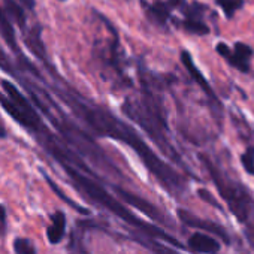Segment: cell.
<instances>
[{"label":"cell","mask_w":254,"mask_h":254,"mask_svg":"<svg viewBox=\"0 0 254 254\" xmlns=\"http://www.w3.org/2000/svg\"><path fill=\"white\" fill-rule=\"evenodd\" d=\"M202 163L205 165V168L209 172L211 180L214 181L220 196L224 199V202L229 206V211L232 212V215L239 221V223H247L253 208H254V200L253 196L250 193V190L239 181L232 180L230 177H227L218 166L217 163H214L208 156L200 154L199 156Z\"/></svg>","instance_id":"4"},{"label":"cell","mask_w":254,"mask_h":254,"mask_svg":"<svg viewBox=\"0 0 254 254\" xmlns=\"http://www.w3.org/2000/svg\"><path fill=\"white\" fill-rule=\"evenodd\" d=\"M241 163L250 175H254V147H248L241 154Z\"/></svg>","instance_id":"19"},{"label":"cell","mask_w":254,"mask_h":254,"mask_svg":"<svg viewBox=\"0 0 254 254\" xmlns=\"http://www.w3.org/2000/svg\"><path fill=\"white\" fill-rule=\"evenodd\" d=\"M0 33H2L5 42L12 50V53L17 54V57L21 56V51H20V47H18L17 38H15V30H14V26H12V20H11V17L8 15V12L5 11L3 6H0Z\"/></svg>","instance_id":"13"},{"label":"cell","mask_w":254,"mask_h":254,"mask_svg":"<svg viewBox=\"0 0 254 254\" xmlns=\"http://www.w3.org/2000/svg\"><path fill=\"white\" fill-rule=\"evenodd\" d=\"M6 208L0 203V238H3L8 230V218H6Z\"/></svg>","instance_id":"22"},{"label":"cell","mask_w":254,"mask_h":254,"mask_svg":"<svg viewBox=\"0 0 254 254\" xmlns=\"http://www.w3.org/2000/svg\"><path fill=\"white\" fill-rule=\"evenodd\" d=\"M54 91L81 120L85 121V124L93 132L100 136H108L121 141L133 148L147 166V169L156 177V180L169 194H172L174 197H181L186 193L187 183L184 181V178L169 165H166L162 159H159L129 126L121 123L105 108L84 100L76 91H72L69 88H60L57 85L54 87Z\"/></svg>","instance_id":"1"},{"label":"cell","mask_w":254,"mask_h":254,"mask_svg":"<svg viewBox=\"0 0 254 254\" xmlns=\"http://www.w3.org/2000/svg\"><path fill=\"white\" fill-rule=\"evenodd\" d=\"M177 215L181 220V223H184L186 226L194 227V229H202V230H205L208 233H212V235L218 236L226 245L230 244V236H229L227 230L223 226H220V224H217V223H214L211 220H203V218H200V217H197V215H194L190 211L183 209V208L177 209Z\"/></svg>","instance_id":"8"},{"label":"cell","mask_w":254,"mask_h":254,"mask_svg":"<svg viewBox=\"0 0 254 254\" xmlns=\"http://www.w3.org/2000/svg\"><path fill=\"white\" fill-rule=\"evenodd\" d=\"M181 62H183V64H184V67L189 70V73H190V76L193 78V81L196 82V84H199V87L202 88V91L206 94V97H208V100H209V105H211V108H212V114H214V117L218 120V123H221V117H223V106H221V103H220V100H218V97H217V94L214 93V90H212V87L209 85V82L206 81V78L202 75V72L196 67V64H194V62H193V59H191V56H190V53L189 51H181Z\"/></svg>","instance_id":"5"},{"label":"cell","mask_w":254,"mask_h":254,"mask_svg":"<svg viewBox=\"0 0 254 254\" xmlns=\"http://www.w3.org/2000/svg\"><path fill=\"white\" fill-rule=\"evenodd\" d=\"M8 136V133H6V127H5V124L0 121V139H3V138H6Z\"/></svg>","instance_id":"24"},{"label":"cell","mask_w":254,"mask_h":254,"mask_svg":"<svg viewBox=\"0 0 254 254\" xmlns=\"http://www.w3.org/2000/svg\"><path fill=\"white\" fill-rule=\"evenodd\" d=\"M245 235H247V239L250 241V244L254 247V208H253V212H251L248 221L245 223Z\"/></svg>","instance_id":"21"},{"label":"cell","mask_w":254,"mask_h":254,"mask_svg":"<svg viewBox=\"0 0 254 254\" xmlns=\"http://www.w3.org/2000/svg\"><path fill=\"white\" fill-rule=\"evenodd\" d=\"M189 247L190 250L202 254H217L220 251V242L205 233H193L189 238Z\"/></svg>","instance_id":"11"},{"label":"cell","mask_w":254,"mask_h":254,"mask_svg":"<svg viewBox=\"0 0 254 254\" xmlns=\"http://www.w3.org/2000/svg\"><path fill=\"white\" fill-rule=\"evenodd\" d=\"M12 248L15 254H38L35 244L29 238H15Z\"/></svg>","instance_id":"17"},{"label":"cell","mask_w":254,"mask_h":254,"mask_svg":"<svg viewBox=\"0 0 254 254\" xmlns=\"http://www.w3.org/2000/svg\"><path fill=\"white\" fill-rule=\"evenodd\" d=\"M50 218L51 224L47 227V238L50 244L57 245L66 236V214L63 211H56L50 215Z\"/></svg>","instance_id":"12"},{"label":"cell","mask_w":254,"mask_h":254,"mask_svg":"<svg viewBox=\"0 0 254 254\" xmlns=\"http://www.w3.org/2000/svg\"><path fill=\"white\" fill-rule=\"evenodd\" d=\"M175 24L186 30L187 33L191 35H197V36H205L209 33V27L206 26V23H203V20H196V18H183V20H175Z\"/></svg>","instance_id":"14"},{"label":"cell","mask_w":254,"mask_h":254,"mask_svg":"<svg viewBox=\"0 0 254 254\" xmlns=\"http://www.w3.org/2000/svg\"><path fill=\"white\" fill-rule=\"evenodd\" d=\"M215 3L221 8L226 18H232L233 14L244 6V0H215Z\"/></svg>","instance_id":"18"},{"label":"cell","mask_w":254,"mask_h":254,"mask_svg":"<svg viewBox=\"0 0 254 254\" xmlns=\"http://www.w3.org/2000/svg\"><path fill=\"white\" fill-rule=\"evenodd\" d=\"M18 2L27 9H35V0H18Z\"/></svg>","instance_id":"23"},{"label":"cell","mask_w":254,"mask_h":254,"mask_svg":"<svg viewBox=\"0 0 254 254\" xmlns=\"http://www.w3.org/2000/svg\"><path fill=\"white\" fill-rule=\"evenodd\" d=\"M3 8H5V11L8 12V15L11 17V20L15 21V23L24 30V29H26L27 18H26L23 5L18 2V0H3Z\"/></svg>","instance_id":"15"},{"label":"cell","mask_w":254,"mask_h":254,"mask_svg":"<svg viewBox=\"0 0 254 254\" xmlns=\"http://www.w3.org/2000/svg\"><path fill=\"white\" fill-rule=\"evenodd\" d=\"M112 189H114V191L118 194V197L123 200V202H126V203H129V205H132L133 208H136V209H139V211H142L147 217H150L151 220H154V221H157V223H160V224H166V226H171V227H174V224L171 223V218H168L156 205H153L151 202H148V200H145V199H142V197H139L138 194H135V193H130V191H127L126 189H123V187H118V186H112Z\"/></svg>","instance_id":"6"},{"label":"cell","mask_w":254,"mask_h":254,"mask_svg":"<svg viewBox=\"0 0 254 254\" xmlns=\"http://www.w3.org/2000/svg\"><path fill=\"white\" fill-rule=\"evenodd\" d=\"M215 51L235 69L248 73L250 72V60L253 57V50L247 44H235L233 48H229L226 44L220 42L215 47Z\"/></svg>","instance_id":"7"},{"label":"cell","mask_w":254,"mask_h":254,"mask_svg":"<svg viewBox=\"0 0 254 254\" xmlns=\"http://www.w3.org/2000/svg\"><path fill=\"white\" fill-rule=\"evenodd\" d=\"M42 175H44V178H45L47 184L51 187V190H53V191H54V193H56V194H57L63 202H64V203H67L70 208H73L76 212H79V214H82V215H90V209H87L85 206H81L79 203H76L75 200H72L69 196H66V194L60 190V187H59V186H57V184H56V183H54V181H53V180H51V178H50L44 171H42Z\"/></svg>","instance_id":"16"},{"label":"cell","mask_w":254,"mask_h":254,"mask_svg":"<svg viewBox=\"0 0 254 254\" xmlns=\"http://www.w3.org/2000/svg\"><path fill=\"white\" fill-rule=\"evenodd\" d=\"M197 196H199L203 202H206V203H209L211 206L217 208L218 211H224V209H223V206L215 200V197H214L208 190H205V189H199V190H197Z\"/></svg>","instance_id":"20"},{"label":"cell","mask_w":254,"mask_h":254,"mask_svg":"<svg viewBox=\"0 0 254 254\" xmlns=\"http://www.w3.org/2000/svg\"><path fill=\"white\" fill-rule=\"evenodd\" d=\"M129 238L136 241L139 245H142L144 248H147L148 251H151L153 254H180L178 251L163 245L160 242V239H156V238H150L135 229H129Z\"/></svg>","instance_id":"10"},{"label":"cell","mask_w":254,"mask_h":254,"mask_svg":"<svg viewBox=\"0 0 254 254\" xmlns=\"http://www.w3.org/2000/svg\"><path fill=\"white\" fill-rule=\"evenodd\" d=\"M142 6L145 9L148 20L159 27L166 26V23L171 17V11L175 9V5L172 0H166V2H154V3L142 2Z\"/></svg>","instance_id":"9"},{"label":"cell","mask_w":254,"mask_h":254,"mask_svg":"<svg viewBox=\"0 0 254 254\" xmlns=\"http://www.w3.org/2000/svg\"><path fill=\"white\" fill-rule=\"evenodd\" d=\"M60 2H64V0H60Z\"/></svg>","instance_id":"25"},{"label":"cell","mask_w":254,"mask_h":254,"mask_svg":"<svg viewBox=\"0 0 254 254\" xmlns=\"http://www.w3.org/2000/svg\"><path fill=\"white\" fill-rule=\"evenodd\" d=\"M123 111H124V114L127 117L135 120L136 123H139L144 127L145 132L159 144V147L162 148V151L166 156H169L175 163L186 168L183 160L180 159V156L174 150V147L168 142V138H166V133H165L166 129H168V126H166L165 118L162 115V108H160L159 102L153 97V94L150 91H147L144 94L142 103L127 100L123 105Z\"/></svg>","instance_id":"3"},{"label":"cell","mask_w":254,"mask_h":254,"mask_svg":"<svg viewBox=\"0 0 254 254\" xmlns=\"http://www.w3.org/2000/svg\"><path fill=\"white\" fill-rule=\"evenodd\" d=\"M63 168V171L66 172V175L69 177L72 186L82 194L85 196L88 200H91L93 203L108 209L111 214H114L115 217H118L120 220H123L126 224H129L132 229L150 236V238H157V239H162L174 247H180V248H184V245L174 236L168 235L165 230H162L160 227L154 226V224H150V223H145L144 220H141L139 217H136L133 212H130L127 209L120 200H117L115 197H112L97 181H94L91 175L82 172L81 169L72 166V165H60Z\"/></svg>","instance_id":"2"}]
</instances>
